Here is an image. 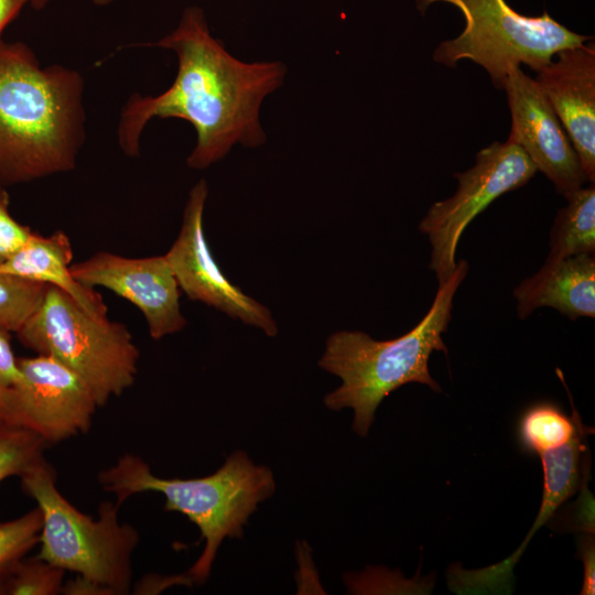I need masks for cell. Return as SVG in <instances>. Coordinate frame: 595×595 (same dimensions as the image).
<instances>
[{
	"label": "cell",
	"mask_w": 595,
	"mask_h": 595,
	"mask_svg": "<svg viewBox=\"0 0 595 595\" xmlns=\"http://www.w3.org/2000/svg\"><path fill=\"white\" fill-rule=\"evenodd\" d=\"M65 571L39 556L20 560L3 577L4 595H56Z\"/></svg>",
	"instance_id": "20"
},
{
	"label": "cell",
	"mask_w": 595,
	"mask_h": 595,
	"mask_svg": "<svg viewBox=\"0 0 595 595\" xmlns=\"http://www.w3.org/2000/svg\"><path fill=\"white\" fill-rule=\"evenodd\" d=\"M61 593L67 595H111L102 585L80 575L64 583Z\"/></svg>",
	"instance_id": "26"
},
{
	"label": "cell",
	"mask_w": 595,
	"mask_h": 595,
	"mask_svg": "<svg viewBox=\"0 0 595 595\" xmlns=\"http://www.w3.org/2000/svg\"><path fill=\"white\" fill-rule=\"evenodd\" d=\"M435 2L455 6L465 28L457 37L440 43L433 60L447 67L469 60L487 71L497 88H504L508 74L521 64L536 72L560 51L593 39L569 30L547 11L522 15L505 0H416V8L424 14Z\"/></svg>",
	"instance_id": "7"
},
{
	"label": "cell",
	"mask_w": 595,
	"mask_h": 595,
	"mask_svg": "<svg viewBox=\"0 0 595 595\" xmlns=\"http://www.w3.org/2000/svg\"><path fill=\"white\" fill-rule=\"evenodd\" d=\"M504 89L511 116L508 141L520 147L564 197L581 188L587 178L576 151L534 78L517 67Z\"/></svg>",
	"instance_id": "12"
},
{
	"label": "cell",
	"mask_w": 595,
	"mask_h": 595,
	"mask_svg": "<svg viewBox=\"0 0 595 595\" xmlns=\"http://www.w3.org/2000/svg\"><path fill=\"white\" fill-rule=\"evenodd\" d=\"M19 478L42 513L36 556L102 585L111 595L127 594L139 532L120 522V505L100 502L97 518L83 513L61 494L55 470L44 458Z\"/></svg>",
	"instance_id": "5"
},
{
	"label": "cell",
	"mask_w": 595,
	"mask_h": 595,
	"mask_svg": "<svg viewBox=\"0 0 595 595\" xmlns=\"http://www.w3.org/2000/svg\"><path fill=\"white\" fill-rule=\"evenodd\" d=\"M22 378L0 390V419L56 444L93 423L97 401L88 386L51 356L18 358Z\"/></svg>",
	"instance_id": "9"
},
{
	"label": "cell",
	"mask_w": 595,
	"mask_h": 595,
	"mask_svg": "<svg viewBox=\"0 0 595 595\" xmlns=\"http://www.w3.org/2000/svg\"><path fill=\"white\" fill-rule=\"evenodd\" d=\"M25 4H28V0H0V41L4 29Z\"/></svg>",
	"instance_id": "27"
},
{
	"label": "cell",
	"mask_w": 595,
	"mask_h": 595,
	"mask_svg": "<svg viewBox=\"0 0 595 595\" xmlns=\"http://www.w3.org/2000/svg\"><path fill=\"white\" fill-rule=\"evenodd\" d=\"M555 56L536 71L534 80L565 129L587 181L594 183L595 45L589 40Z\"/></svg>",
	"instance_id": "14"
},
{
	"label": "cell",
	"mask_w": 595,
	"mask_h": 595,
	"mask_svg": "<svg viewBox=\"0 0 595 595\" xmlns=\"http://www.w3.org/2000/svg\"><path fill=\"white\" fill-rule=\"evenodd\" d=\"M550 231L547 260L595 252V187L592 183L565 197Z\"/></svg>",
	"instance_id": "17"
},
{
	"label": "cell",
	"mask_w": 595,
	"mask_h": 595,
	"mask_svg": "<svg viewBox=\"0 0 595 595\" xmlns=\"http://www.w3.org/2000/svg\"><path fill=\"white\" fill-rule=\"evenodd\" d=\"M10 196L0 185V262L21 249L35 234L10 213Z\"/></svg>",
	"instance_id": "23"
},
{
	"label": "cell",
	"mask_w": 595,
	"mask_h": 595,
	"mask_svg": "<svg viewBox=\"0 0 595 595\" xmlns=\"http://www.w3.org/2000/svg\"><path fill=\"white\" fill-rule=\"evenodd\" d=\"M72 244L64 231L56 230L48 236L35 232L21 249L0 262V272L58 288L88 313L107 316L102 296L72 275Z\"/></svg>",
	"instance_id": "16"
},
{
	"label": "cell",
	"mask_w": 595,
	"mask_h": 595,
	"mask_svg": "<svg viewBox=\"0 0 595 595\" xmlns=\"http://www.w3.org/2000/svg\"><path fill=\"white\" fill-rule=\"evenodd\" d=\"M98 482L120 506L133 495L160 493L166 511L183 513L199 529L205 547L186 575L197 584L209 577L223 540L242 538L250 515L275 489L271 469L242 451L232 452L214 474L190 479L158 477L140 456L125 454L98 474Z\"/></svg>",
	"instance_id": "4"
},
{
	"label": "cell",
	"mask_w": 595,
	"mask_h": 595,
	"mask_svg": "<svg viewBox=\"0 0 595 595\" xmlns=\"http://www.w3.org/2000/svg\"><path fill=\"white\" fill-rule=\"evenodd\" d=\"M517 314L523 320L541 307H552L574 321L595 316V258L576 255L545 260L512 291Z\"/></svg>",
	"instance_id": "15"
},
{
	"label": "cell",
	"mask_w": 595,
	"mask_h": 595,
	"mask_svg": "<svg viewBox=\"0 0 595 595\" xmlns=\"http://www.w3.org/2000/svg\"><path fill=\"white\" fill-rule=\"evenodd\" d=\"M85 120L77 71L43 66L25 43L0 41V185L74 170Z\"/></svg>",
	"instance_id": "2"
},
{
	"label": "cell",
	"mask_w": 595,
	"mask_h": 595,
	"mask_svg": "<svg viewBox=\"0 0 595 595\" xmlns=\"http://www.w3.org/2000/svg\"><path fill=\"white\" fill-rule=\"evenodd\" d=\"M47 284L0 272V328L17 334L41 305Z\"/></svg>",
	"instance_id": "19"
},
{
	"label": "cell",
	"mask_w": 595,
	"mask_h": 595,
	"mask_svg": "<svg viewBox=\"0 0 595 595\" xmlns=\"http://www.w3.org/2000/svg\"><path fill=\"white\" fill-rule=\"evenodd\" d=\"M572 416L556 404L539 402L529 407L520 416L517 435L522 451L541 455L565 444L574 432Z\"/></svg>",
	"instance_id": "18"
},
{
	"label": "cell",
	"mask_w": 595,
	"mask_h": 595,
	"mask_svg": "<svg viewBox=\"0 0 595 595\" xmlns=\"http://www.w3.org/2000/svg\"><path fill=\"white\" fill-rule=\"evenodd\" d=\"M52 0H28V4L32 6L34 9H42Z\"/></svg>",
	"instance_id": "28"
},
{
	"label": "cell",
	"mask_w": 595,
	"mask_h": 595,
	"mask_svg": "<svg viewBox=\"0 0 595 595\" xmlns=\"http://www.w3.org/2000/svg\"><path fill=\"white\" fill-rule=\"evenodd\" d=\"M207 195V183L201 180L190 192L180 232L165 253L180 290L192 301L274 336L278 326L271 312L232 284L213 257L203 226Z\"/></svg>",
	"instance_id": "10"
},
{
	"label": "cell",
	"mask_w": 595,
	"mask_h": 595,
	"mask_svg": "<svg viewBox=\"0 0 595 595\" xmlns=\"http://www.w3.org/2000/svg\"><path fill=\"white\" fill-rule=\"evenodd\" d=\"M47 444L36 434L0 419V483L20 477L41 461Z\"/></svg>",
	"instance_id": "21"
},
{
	"label": "cell",
	"mask_w": 595,
	"mask_h": 595,
	"mask_svg": "<svg viewBox=\"0 0 595 595\" xmlns=\"http://www.w3.org/2000/svg\"><path fill=\"white\" fill-rule=\"evenodd\" d=\"M42 513L39 507L26 513L0 522V578L39 544Z\"/></svg>",
	"instance_id": "22"
},
{
	"label": "cell",
	"mask_w": 595,
	"mask_h": 595,
	"mask_svg": "<svg viewBox=\"0 0 595 595\" xmlns=\"http://www.w3.org/2000/svg\"><path fill=\"white\" fill-rule=\"evenodd\" d=\"M22 378L18 357H15L11 333L0 328V390Z\"/></svg>",
	"instance_id": "24"
},
{
	"label": "cell",
	"mask_w": 595,
	"mask_h": 595,
	"mask_svg": "<svg viewBox=\"0 0 595 595\" xmlns=\"http://www.w3.org/2000/svg\"><path fill=\"white\" fill-rule=\"evenodd\" d=\"M147 45L173 51L177 74L163 93L134 94L123 106L117 137L128 156L139 154L141 133L153 118H178L193 126L197 141L186 161L192 169L208 167L236 143L264 142L259 110L266 96L283 83L282 63H245L234 57L212 36L197 7L183 12L174 31Z\"/></svg>",
	"instance_id": "1"
},
{
	"label": "cell",
	"mask_w": 595,
	"mask_h": 595,
	"mask_svg": "<svg viewBox=\"0 0 595 595\" xmlns=\"http://www.w3.org/2000/svg\"><path fill=\"white\" fill-rule=\"evenodd\" d=\"M71 272L80 284L105 288L133 304L153 339L175 334L187 324L181 312V290L165 255L128 258L98 251L72 263Z\"/></svg>",
	"instance_id": "11"
},
{
	"label": "cell",
	"mask_w": 595,
	"mask_h": 595,
	"mask_svg": "<svg viewBox=\"0 0 595 595\" xmlns=\"http://www.w3.org/2000/svg\"><path fill=\"white\" fill-rule=\"evenodd\" d=\"M594 533H586L581 539L580 555L584 564V580L581 595H593L595 592V548Z\"/></svg>",
	"instance_id": "25"
},
{
	"label": "cell",
	"mask_w": 595,
	"mask_h": 595,
	"mask_svg": "<svg viewBox=\"0 0 595 595\" xmlns=\"http://www.w3.org/2000/svg\"><path fill=\"white\" fill-rule=\"evenodd\" d=\"M15 336L24 347L75 372L98 407L136 380L140 353L128 327L88 313L58 288L47 285L41 305Z\"/></svg>",
	"instance_id": "6"
},
{
	"label": "cell",
	"mask_w": 595,
	"mask_h": 595,
	"mask_svg": "<svg viewBox=\"0 0 595 595\" xmlns=\"http://www.w3.org/2000/svg\"><path fill=\"white\" fill-rule=\"evenodd\" d=\"M575 425L570 440L559 448L540 456L543 469V491L540 509L531 529L519 548L501 562L476 570L452 565L447 584L456 594H509L512 591L513 567L533 534L545 524L560 506L578 488L582 480L583 454L587 452V436L593 428L585 426L570 399Z\"/></svg>",
	"instance_id": "13"
},
{
	"label": "cell",
	"mask_w": 595,
	"mask_h": 595,
	"mask_svg": "<svg viewBox=\"0 0 595 595\" xmlns=\"http://www.w3.org/2000/svg\"><path fill=\"white\" fill-rule=\"evenodd\" d=\"M468 272L461 259L453 273L439 288L428 313L408 333L389 340H376L360 331H339L329 335L318 366L337 376L342 383L324 397L335 411L354 410L353 430L366 436L381 401L409 382L426 385L441 392L432 378L429 359L433 351L447 354L443 342L452 318L456 291Z\"/></svg>",
	"instance_id": "3"
},
{
	"label": "cell",
	"mask_w": 595,
	"mask_h": 595,
	"mask_svg": "<svg viewBox=\"0 0 595 595\" xmlns=\"http://www.w3.org/2000/svg\"><path fill=\"white\" fill-rule=\"evenodd\" d=\"M97 6H107L112 3L115 0H91Z\"/></svg>",
	"instance_id": "29"
},
{
	"label": "cell",
	"mask_w": 595,
	"mask_h": 595,
	"mask_svg": "<svg viewBox=\"0 0 595 595\" xmlns=\"http://www.w3.org/2000/svg\"><path fill=\"white\" fill-rule=\"evenodd\" d=\"M537 170L517 144L493 142L467 171L454 173L455 193L431 205L419 225L431 245L430 268L443 283L456 268V249L469 223L499 196L526 185Z\"/></svg>",
	"instance_id": "8"
}]
</instances>
